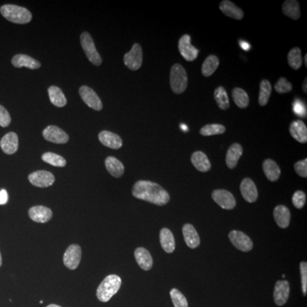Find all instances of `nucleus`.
<instances>
[{
	"label": "nucleus",
	"mask_w": 307,
	"mask_h": 307,
	"mask_svg": "<svg viewBox=\"0 0 307 307\" xmlns=\"http://www.w3.org/2000/svg\"><path fill=\"white\" fill-rule=\"evenodd\" d=\"M133 196L157 206H164L170 201L168 192L160 184L147 180H140L134 184Z\"/></svg>",
	"instance_id": "nucleus-1"
},
{
	"label": "nucleus",
	"mask_w": 307,
	"mask_h": 307,
	"mask_svg": "<svg viewBox=\"0 0 307 307\" xmlns=\"http://www.w3.org/2000/svg\"><path fill=\"white\" fill-rule=\"evenodd\" d=\"M0 13L6 20L16 24H27L32 20L30 11L24 7L15 5H5L0 8Z\"/></svg>",
	"instance_id": "nucleus-2"
},
{
	"label": "nucleus",
	"mask_w": 307,
	"mask_h": 307,
	"mask_svg": "<svg viewBox=\"0 0 307 307\" xmlns=\"http://www.w3.org/2000/svg\"><path fill=\"white\" fill-rule=\"evenodd\" d=\"M121 279L116 275L106 276L97 289V299L100 301L107 302L120 290Z\"/></svg>",
	"instance_id": "nucleus-3"
},
{
	"label": "nucleus",
	"mask_w": 307,
	"mask_h": 307,
	"mask_svg": "<svg viewBox=\"0 0 307 307\" xmlns=\"http://www.w3.org/2000/svg\"><path fill=\"white\" fill-rule=\"evenodd\" d=\"M170 85L176 94H182L185 92L188 85V76L184 67L181 64L172 65L170 73Z\"/></svg>",
	"instance_id": "nucleus-4"
},
{
	"label": "nucleus",
	"mask_w": 307,
	"mask_h": 307,
	"mask_svg": "<svg viewBox=\"0 0 307 307\" xmlns=\"http://www.w3.org/2000/svg\"><path fill=\"white\" fill-rule=\"evenodd\" d=\"M80 43L87 58L95 66H100L102 62V59L98 53L94 40L88 32H83L80 35Z\"/></svg>",
	"instance_id": "nucleus-5"
},
{
	"label": "nucleus",
	"mask_w": 307,
	"mask_h": 307,
	"mask_svg": "<svg viewBox=\"0 0 307 307\" xmlns=\"http://www.w3.org/2000/svg\"><path fill=\"white\" fill-rule=\"evenodd\" d=\"M124 63L130 70H138L143 63V50L140 45L134 43L133 48L124 56Z\"/></svg>",
	"instance_id": "nucleus-6"
},
{
	"label": "nucleus",
	"mask_w": 307,
	"mask_h": 307,
	"mask_svg": "<svg viewBox=\"0 0 307 307\" xmlns=\"http://www.w3.org/2000/svg\"><path fill=\"white\" fill-rule=\"evenodd\" d=\"M79 96L83 100V102L91 107L92 109L100 111L102 109L103 105L99 97L97 96V93L90 87L86 85H82L79 90Z\"/></svg>",
	"instance_id": "nucleus-7"
},
{
	"label": "nucleus",
	"mask_w": 307,
	"mask_h": 307,
	"mask_svg": "<svg viewBox=\"0 0 307 307\" xmlns=\"http://www.w3.org/2000/svg\"><path fill=\"white\" fill-rule=\"evenodd\" d=\"M179 50L181 56L186 61H193L199 55V51L191 45V38L189 34L182 36L179 41Z\"/></svg>",
	"instance_id": "nucleus-8"
},
{
	"label": "nucleus",
	"mask_w": 307,
	"mask_h": 307,
	"mask_svg": "<svg viewBox=\"0 0 307 307\" xmlns=\"http://www.w3.org/2000/svg\"><path fill=\"white\" fill-rule=\"evenodd\" d=\"M28 180L31 184L38 188H47L54 184L55 177L47 171H36L29 174Z\"/></svg>",
	"instance_id": "nucleus-9"
},
{
	"label": "nucleus",
	"mask_w": 307,
	"mask_h": 307,
	"mask_svg": "<svg viewBox=\"0 0 307 307\" xmlns=\"http://www.w3.org/2000/svg\"><path fill=\"white\" fill-rule=\"evenodd\" d=\"M212 197L213 201L224 209H233L236 205L234 195L225 189H215L212 192Z\"/></svg>",
	"instance_id": "nucleus-10"
},
{
	"label": "nucleus",
	"mask_w": 307,
	"mask_h": 307,
	"mask_svg": "<svg viewBox=\"0 0 307 307\" xmlns=\"http://www.w3.org/2000/svg\"><path fill=\"white\" fill-rule=\"evenodd\" d=\"M42 134L46 140L51 143L62 144L68 143L69 140V135L56 125H49L43 130Z\"/></svg>",
	"instance_id": "nucleus-11"
},
{
	"label": "nucleus",
	"mask_w": 307,
	"mask_h": 307,
	"mask_svg": "<svg viewBox=\"0 0 307 307\" xmlns=\"http://www.w3.org/2000/svg\"><path fill=\"white\" fill-rule=\"evenodd\" d=\"M81 259V248L77 244L69 246L63 255V263L70 270H75Z\"/></svg>",
	"instance_id": "nucleus-12"
},
{
	"label": "nucleus",
	"mask_w": 307,
	"mask_h": 307,
	"mask_svg": "<svg viewBox=\"0 0 307 307\" xmlns=\"http://www.w3.org/2000/svg\"><path fill=\"white\" fill-rule=\"evenodd\" d=\"M229 238L233 245L243 252H248V251L252 250V248H253V242L249 236L242 231L232 230L229 234Z\"/></svg>",
	"instance_id": "nucleus-13"
},
{
	"label": "nucleus",
	"mask_w": 307,
	"mask_h": 307,
	"mask_svg": "<svg viewBox=\"0 0 307 307\" xmlns=\"http://www.w3.org/2000/svg\"><path fill=\"white\" fill-rule=\"evenodd\" d=\"M289 293H290V287H289V281L285 280L276 281L275 290H274L275 303L279 306L283 305L289 299Z\"/></svg>",
	"instance_id": "nucleus-14"
},
{
	"label": "nucleus",
	"mask_w": 307,
	"mask_h": 307,
	"mask_svg": "<svg viewBox=\"0 0 307 307\" xmlns=\"http://www.w3.org/2000/svg\"><path fill=\"white\" fill-rule=\"evenodd\" d=\"M240 193L248 202L253 203L258 199V190L253 180L250 179H243L240 185Z\"/></svg>",
	"instance_id": "nucleus-15"
},
{
	"label": "nucleus",
	"mask_w": 307,
	"mask_h": 307,
	"mask_svg": "<svg viewBox=\"0 0 307 307\" xmlns=\"http://www.w3.org/2000/svg\"><path fill=\"white\" fill-rule=\"evenodd\" d=\"M101 143L107 148L118 149L122 147V139L120 136L108 130H102L98 135Z\"/></svg>",
	"instance_id": "nucleus-16"
},
{
	"label": "nucleus",
	"mask_w": 307,
	"mask_h": 307,
	"mask_svg": "<svg viewBox=\"0 0 307 307\" xmlns=\"http://www.w3.org/2000/svg\"><path fill=\"white\" fill-rule=\"evenodd\" d=\"M31 220L37 223H46L52 217V212L48 207L43 206H35L31 207L28 211Z\"/></svg>",
	"instance_id": "nucleus-17"
},
{
	"label": "nucleus",
	"mask_w": 307,
	"mask_h": 307,
	"mask_svg": "<svg viewBox=\"0 0 307 307\" xmlns=\"http://www.w3.org/2000/svg\"><path fill=\"white\" fill-rule=\"evenodd\" d=\"M18 145H19V141H18L17 134L12 131L5 134L0 140V147L7 155L15 154L17 151Z\"/></svg>",
	"instance_id": "nucleus-18"
},
{
	"label": "nucleus",
	"mask_w": 307,
	"mask_h": 307,
	"mask_svg": "<svg viewBox=\"0 0 307 307\" xmlns=\"http://www.w3.org/2000/svg\"><path fill=\"white\" fill-rule=\"evenodd\" d=\"M289 131L292 137L300 143H305L307 142L306 125L302 120H294L290 124Z\"/></svg>",
	"instance_id": "nucleus-19"
},
{
	"label": "nucleus",
	"mask_w": 307,
	"mask_h": 307,
	"mask_svg": "<svg viewBox=\"0 0 307 307\" xmlns=\"http://www.w3.org/2000/svg\"><path fill=\"white\" fill-rule=\"evenodd\" d=\"M220 9L226 16L235 20H242L244 16L243 10L229 0H224L220 3Z\"/></svg>",
	"instance_id": "nucleus-20"
},
{
	"label": "nucleus",
	"mask_w": 307,
	"mask_h": 307,
	"mask_svg": "<svg viewBox=\"0 0 307 307\" xmlns=\"http://www.w3.org/2000/svg\"><path fill=\"white\" fill-rule=\"evenodd\" d=\"M11 63L15 68L26 67L30 69H39L41 66L39 61L28 55H23V54H18V55L13 56Z\"/></svg>",
	"instance_id": "nucleus-21"
},
{
	"label": "nucleus",
	"mask_w": 307,
	"mask_h": 307,
	"mask_svg": "<svg viewBox=\"0 0 307 307\" xmlns=\"http://www.w3.org/2000/svg\"><path fill=\"white\" fill-rule=\"evenodd\" d=\"M243 153V148L240 143H235L230 145L226 155V165L229 168H235Z\"/></svg>",
	"instance_id": "nucleus-22"
},
{
	"label": "nucleus",
	"mask_w": 307,
	"mask_h": 307,
	"mask_svg": "<svg viewBox=\"0 0 307 307\" xmlns=\"http://www.w3.org/2000/svg\"><path fill=\"white\" fill-rule=\"evenodd\" d=\"M183 235L187 246L190 248H195L200 245V237L196 230L190 224H186L183 227Z\"/></svg>",
	"instance_id": "nucleus-23"
},
{
	"label": "nucleus",
	"mask_w": 307,
	"mask_h": 307,
	"mask_svg": "<svg viewBox=\"0 0 307 307\" xmlns=\"http://www.w3.org/2000/svg\"><path fill=\"white\" fill-rule=\"evenodd\" d=\"M135 258L138 266L144 271H148L153 266V258L147 249L138 248L135 250Z\"/></svg>",
	"instance_id": "nucleus-24"
},
{
	"label": "nucleus",
	"mask_w": 307,
	"mask_h": 307,
	"mask_svg": "<svg viewBox=\"0 0 307 307\" xmlns=\"http://www.w3.org/2000/svg\"><path fill=\"white\" fill-rule=\"evenodd\" d=\"M274 218L279 227L287 228L290 223V212L288 207L282 205H279L274 209Z\"/></svg>",
	"instance_id": "nucleus-25"
},
{
	"label": "nucleus",
	"mask_w": 307,
	"mask_h": 307,
	"mask_svg": "<svg viewBox=\"0 0 307 307\" xmlns=\"http://www.w3.org/2000/svg\"><path fill=\"white\" fill-rule=\"evenodd\" d=\"M191 162L193 166L198 171H202V172L208 171L211 169V163H210L209 160L206 156V154L203 153L202 151H196L192 154Z\"/></svg>",
	"instance_id": "nucleus-26"
},
{
	"label": "nucleus",
	"mask_w": 307,
	"mask_h": 307,
	"mask_svg": "<svg viewBox=\"0 0 307 307\" xmlns=\"http://www.w3.org/2000/svg\"><path fill=\"white\" fill-rule=\"evenodd\" d=\"M263 170L266 178L271 182L276 181L281 175V169L276 161L271 159H266V161H264Z\"/></svg>",
	"instance_id": "nucleus-27"
},
{
	"label": "nucleus",
	"mask_w": 307,
	"mask_h": 307,
	"mask_svg": "<svg viewBox=\"0 0 307 307\" xmlns=\"http://www.w3.org/2000/svg\"><path fill=\"white\" fill-rule=\"evenodd\" d=\"M160 242L164 251L171 253L175 250V240L173 234L167 228H163L160 232Z\"/></svg>",
	"instance_id": "nucleus-28"
},
{
	"label": "nucleus",
	"mask_w": 307,
	"mask_h": 307,
	"mask_svg": "<svg viewBox=\"0 0 307 307\" xmlns=\"http://www.w3.org/2000/svg\"><path fill=\"white\" fill-rule=\"evenodd\" d=\"M105 166L107 171L115 178H120L124 174L125 167L122 162L113 156H108L105 160Z\"/></svg>",
	"instance_id": "nucleus-29"
},
{
	"label": "nucleus",
	"mask_w": 307,
	"mask_h": 307,
	"mask_svg": "<svg viewBox=\"0 0 307 307\" xmlns=\"http://www.w3.org/2000/svg\"><path fill=\"white\" fill-rule=\"evenodd\" d=\"M282 12L293 20H299L300 17L299 2L296 0H287L282 5Z\"/></svg>",
	"instance_id": "nucleus-30"
},
{
	"label": "nucleus",
	"mask_w": 307,
	"mask_h": 307,
	"mask_svg": "<svg viewBox=\"0 0 307 307\" xmlns=\"http://www.w3.org/2000/svg\"><path fill=\"white\" fill-rule=\"evenodd\" d=\"M49 97L51 103L56 107H64L67 104V99L65 95L59 87L52 85L48 89Z\"/></svg>",
	"instance_id": "nucleus-31"
},
{
	"label": "nucleus",
	"mask_w": 307,
	"mask_h": 307,
	"mask_svg": "<svg viewBox=\"0 0 307 307\" xmlns=\"http://www.w3.org/2000/svg\"><path fill=\"white\" fill-rule=\"evenodd\" d=\"M220 65V59L215 55L207 56L202 64V73L205 77H209L217 70Z\"/></svg>",
	"instance_id": "nucleus-32"
},
{
	"label": "nucleus",
	"mask_w": 307,
	"mask_h": 307,
	"mask_svg": "<svg viewBox=\"0 0 307 307\" xmlns=\"http://www.w3.org/2000/svg\"><path fill=\"white\" fill-rule=\"evenodd\" d=\"M232 98L235 104L240 108H246L249 104V97L248 93L242 88H234L232 91Z\"/></svg>",
	"instance_id": "nucleus-33"
},
{
	"label": "nucleus",
	"mask_w": 307,
	"mask_h": 307,
	"mask_svg": "<svg viewBox=\"0 0 307 307\" xmlns=\"http://www.w3.org/2000/svg\"><path fill=\"white\" fill-rule=\"evenodd\" d=\"M215 101L217 106L223 110H226L230 107V101L228 97L227 92L223 86H218L214 91Z\"/></svg>",
	"instance_id": "nucleus-34"
},
{
	"label": "nucleus",
	"mask_w": 307,
	"mask_h": 307,
	"mask_svg": "<svg viewBox=\"0 0 307 307\" xmlns=\"http://www.w3.org/2000/svg\"><path fill=\"white\" fill-rule=\"evenodd\" d=\"M260 90L258 95V103L260 106H266L268 103L271 94V84L267 79H263L260 82Z\"/></svg>",
	"instance_id": "nucleus-35"
},
{
	"label": "nucleus",
	"mask_w": 307,
	"mask_h": 307,
	"mask_svg": "<svg viewBox=\"0 0 307 307\" xmlns=\"http://www.w3.org/2000/svg\"><path fill=\"white\" fill-rule=\"evenodd\" d=\"M288 61L289 66L294 70H298L302 66L301 50L299 47H294L288 54Z\"/></svg>",
	"instance_id": "nucleus-36"
},
{
	"label": "nucleus",
	"mask_w": 307,
	"mask_h": 307,
	"mask_svg": "<svg viewBox=\"0 0 307 307\" xmlns=\"http://www.w3.org/2000/svg\"><path fill=\"white\" fill-rule=\"evenodd\" d=\"M42 160L46 163L50 164L51 166H57V167H63L66 166V160L62 156L56 155L51 152H46L43 154Z\"/></svg>",
	"instance_id": "nucleus-37"
},
{
	"label": "nucleus",
	"mask_w": 307,
	"mask_h": 307,
	"mask_svg": "<svg viewBox=\"0 0 307 307\" xmlns=\"http://www.w3.org/2000/svg\"><path fill=\"white\" fill-rule=\"evenodd\" d=\"M225 126L220 124H208L200 130V134L202 136L220 135L225 133Z\"/></svg>",
	"instance_id": "nucleus-38"
},
{
	"label": "nucleus",
	"mask_w": 307,
	"mask_h": 307,
	"mask_svg": "<svg viewBox=\"0 0 307 307\" xmlns=\"http://www.w3.org/2000/svg\"><path fill=\"white\" fill-rule=\"evenodd\" d=\"M171 299L175 307H188V301L184 294L178 289H171L170 292Z\"/></svg>",
	"instance_id": "nucleus-39"
},
{
	"label": "nucleus",
	"mask_w": 307,
	"mask_h": 307,
	"mask_svg": "<svg viewBox=\"0 0 307 307\" xmlns=\"http://www.w3.org/2000/svg\"><path fill=\"white\" fill-rule=\"evenodd\" d=\"M292 84L290 82L287 80L286 78L281 77L278 79V81L276 82L275 84V90L276 92H278L280 94H284V93H288V92H291Z\"/></svg>",
	"instance_id": "nucleus-40"
},
{
	"label": "nucleus",
	"mask_w": 307,
	"mask_h": 307,
	"mask_svg": "<svg viewBox=\"0 0 307 307\" xmlns=\"http://www.w3.org/2000/svg\"><path fill=\"white\" fill-rule=\"evenodd\" d=\"M305 200H306V195H305L304 192L301 191V190H298L293 195L292 202H293L294 207L299 208V209H301L302 207H304V204H305Z\"/></svg>",
	"instance_id": "nucleus-41"
},
{
	"label": "nucleus",
	"mask_w": 307,
	"mask_h": 307,
	"mask_svg": "<svg viewBox=\"0 0 307 307\" xmlns=\"http://www.w3.org/2000/svg\"><path fill=\"white\" fill-rule=\"evenodd\" d=\"M11 122L10 113L2 105H0V126L7 127Z\"/></svg>",
	"instance_id": "nucleus-42"
},
{
	"label": "nucleus",
	"mask_w": 307,
	"mask_h": 307,
	"mask_svg": "<svg viewBox=\"0 0 307 307\" xmlns=\"http://www.w3.org/2000/svg\"><path fill=\"white\" fill-rule=\"evenodd\" d=\"M294 170L297 173L299 174V176L302 178H306L307 177V160H302V161H298L294 164Z\"/></svg>",
	"instance_id": "nucleus-43"
},
{
	"label": "nucleus",
	"mask_w": 307,
	"mask_h": 307,
	"mask_svg": "<svg viewBox=\"0 0 307 307\" xmlns=\"http://www.w3.org/2000/svg\"><path fill=\"white\" fill-rule=\"evenodd\" d=\"M300 274H301L302 291L305 296L307 293V265L305 262L300 263Z\"/></svg>",
	"instance_id": "nucleus-44"
},
{
	"label": "nucleus",
	"mask_w": 307,
	"mask_h": 307,
	"mask_svg": "<svg viewBox=\"0 0 307 307\" xmlns=\"http://www.w3.org/2000/svg\"><path fill=\"white\" fill-rule=\"evenodd\" d=\"M294 111L295 115H299L300 117H305L306 116L305 106L299 100H295V102H294Z\"/></svg>",
	"instance_id": "nucleus-45"
},
{
	"label": "nucleus",
	"mask_w": 307,
	"mask_h": 307,
	"mask_svg": "<svg viewBox=\"0 0 307 307\" xmlns=\"http://www.w3.org/2000/svg\"><path fill=\"white\" fill-rule=\"evenodd\" d=\"M8 193L5 189H1L0 190V205L6 204L8 202Z\"/></svg>",
	"instance_id": "nucleus-46"
},
{
	"label": "nucleus",
	"mask_w": 307,
	"mask_h": 307,
	"mask_svg": "<svg viewBox=\"0 0 307 307\" xmlns=\"http://www.w3.org/2000/svg\"><path fill=\"white\" fill-rule=\"evenodd\" d=\"M306 82H307V79H305L304 80V83H303V90H304V92H307V89H306Z\"/></svg>",
	"instance_id": "nucleus-47"
},
{
	"label": "nucleus",
	"mask_w": 307,
	"mask_h": 307,
	"mask_svg": "<svg viewBox=\"0 0 307 307\" xmlns=\"http://www.w3.org/2000/svg\"><path fill=\"white\" fill-rule=\"evenodd\" d=\"M46 307H61V306H60V305H57V304H49L48 306H46Z\"/></svg>",
	"instance_id": "nucleus-48"
},
{
	"label": "nucleus",
	"mask_w": 307,
	"mask_h": 307,
	"mask_svg": "<svg viewBox=\"0 0 307 307\" xmlns=\"http://www.w3.org/2000/svg\"><path fill=\"white\" fill-rule=\"evenodd\" d=\"M304 65H305V67H307V55L304 56Z\"/></svg>",
	"instance_id": "nucleus-49"
},
{
	"label": "nucleus",
	"mask_w": 307,
	"mask_h": 307,
	"mask_svg": "<svg viewBox=\"0 0 307 307\" xmlns=\"http://www.w3.org/2000/svg\"><path fill=\"white\" fill-rule=\"evenodd\" d=\"M2 266V256H1V253H0V267Z\"/></svg>",
	"instance_id": "nucleus-50"
}]
</instances>
